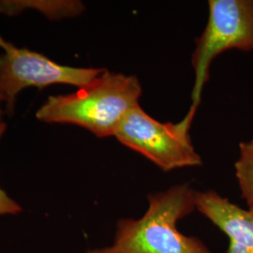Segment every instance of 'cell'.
<instances>
[{
  "instance_id": "9c48e42d",
  "label": "cell",
  "mask_w": 253,
  "mask_h": 253,
  "mask_svg": "<svg viewBox=\"0 0 253 253\" xmlns=\"http://www.w3.org/2000/svg\"><path fill=\"white\" fill-rule=\"evenodd\" d=\"M7 45H8V42H5V41H3V40L1 39V37H0V46L3 47V48H5Z\"/></svg>"
},
{
  "instance_id": "8fae6325",
  "label": "cell",
  "mask_w": 253,
  "mask_h": 253,
  "mask_svg": "<svg viewBox=\"0 0 253 253\" xmlns=\"http://www.w3.org/2000/svg\"><path fill=\"white\" fill-rule=\"evenodd\" d=\"M249 210H250V211H251V213H252V215H253V208H250V209H249Z\"/></svg>"
},
{
  "instance_id": "5b68a950",
  "label": "cell",
  "mask_w": 253,
  "mask_h": 253,
  "mask_svg": "<svg viewBox=\"0 0 253 253\" xmlns=\"http://www.w3.org/2000/svg\"><path fill=\"white\" fill-rule=\"evenodd\" d=\"M105 70L62 66L42 54L9 43L0 56V94L12 113L15 97L26 87L44 88L54 84L84 87Z\"/></svg>"
},
{
  "instance_id": "ba28073f",
  "label": "cell",
  "mask_w": 253,
  "mask_h": 253,
  "mask_svg": "<svg viewBox=\"0 0 253 253\" xmlns=\"http://www.w3.org/2000/svg\"><path fill=\"white\" fill-rule=\"evenodd\" d=\"M6 125L0 122V137L4 133ZM22 211V208L18 204L9 198V195L0 188V216L5 215H16Z\"/></svg>"
},
{
  "instance_id": "277c9868",
  "label": "cell",
  "mask_w": 253,
  "mask_h": 253,
  "mask_svg": "<svg viewBox=\"0 0 253 253\" xmlns=\"http://www.w3.org/2000/svg\"><path fill=\"white\" fill-rule=\"evenodd\" d=\"M208 21L192 54L194 84L189 112L196 114L211 63L230 51H253V0H209Z\"/></svg>"
},
{
  "instance_id": "6da1fadb",
  "label": "cell",
  "mask_w": 253,
  "mask_h": 253,
  "mask_svg": "<svg viewBox=\"0 0 253 253\" xmlns=\"http://www.w3.org/2000/svg\"><path fill=\"white\" fill-rule=\"evenodd\" d=\"M196 190L188 184L148 195V208L140 218H122L114 241L86 253H214L195 236L177 228L195 209Z\"/></svg>"
},
{
  "instance_id": "8992f818",
  "label": "cell",
  "mask_w": 253,
  "mask_h": 253,
  "mask_svg": "<svg viewBox=\"0 0 253 253\" xmlns=\"http://www.w3.org/2000/svg\"><path fill=\"white\" fill-rule=\"evenodd\" d=\"M196 210L229 240L227 253H253V216L215 190L196 191Z\"/></svg>"
},
{
  "instance_id": "7a4b0ae2",
  "label": "cell",
  "mask_w": 253,
  "mask_h": 253,
  "mask_svg": "<svg viewBox=\"0 0 253 253\" xmlns=\"http://www.w3.org/2000/svg\"><path fill=\"white\" fill-rule=\"evenodd\" d=\"M141 95L142 85L136 76L104 71L75 93L49 97L36 116L47 123L84 127L99 138L115 136Z\"/></svg>"
},
{
  "instance_id": "52a82bcc",
  "label": "cell",
  "mask_w": 253,
  "mask_h": 253,
  "mask_svg": "<svg viewBox=\"0 0 253 253\" xmlns=\"http://www.w3.org/2000/svg\"><path fill=\"white\" fill-rule=\"evenodd\" d=\"M235 173L241 197L248 209L253 208V139L240 143Z\"/></svg>"
},
{
  "instance_id": "30bf717a",
  "label": "cell",
  "mask_w": 253,
  "mask_h": 253,
  "mask_svg": "<svg viewBox=\"0 0 253 253\" xmlns=\"http://www.w3.org/2000/svg\"><path fill=\"white\" fill-rule=\"evenodd\" d=\"M2 100H4L3 99V97H2V95L0 94V102L2 101ZM1 116H2V111H1V108H0V118H1Z\"/></svg>"
},
{
  "instance_id": "3957f363",
  "label": "cell",
  "mask_w": 253,
  "mask_h": 253,
  "mask_svg": "<svg viewBox=\"0 0 253 253\" xmlns=\"http://www.w3.org/2000/svg\"><path fill=\"white\" fill-rule=\"evenodd\" d=\"M194 116L188 112L177 123H163L149 116L138 103L122 120L115 137L163 172L198 167L203 164V160L190 136Z\"/></svg>"
}]
</instances>
